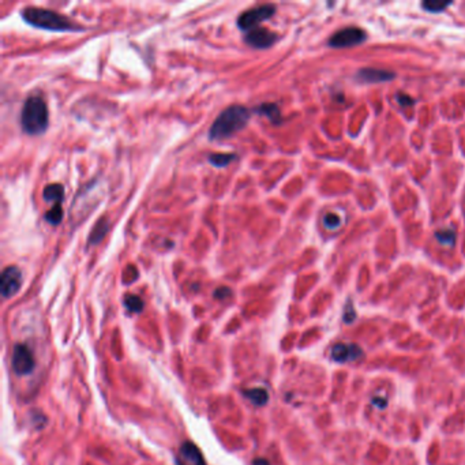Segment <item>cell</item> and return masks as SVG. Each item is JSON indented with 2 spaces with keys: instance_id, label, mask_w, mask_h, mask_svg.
<instances>
[{
  "instance_id": "obj_5",
  "label": "cell",
  "mask_w": 465,
  "mask_h": 465,
  "mask_svg": "<svg viewBox=\"0 0 465 465\" xmlns=\"http://www.w3.org/2000/svg\"><path fill=\"white\" fill-rule=\"evenodd\" d=\"M11 364L15 374L22 375V376L30 374L36 364L35 356L30 351V348L25 344H17L13 351Z\"/></svg>"
},
{
  "instance_id": "obj_6",
  "label": "cell",
  "mask_w": 465,
  "mask_h": 465,
  "mask_svg": "<svg viewBox=\"0 0 465 465\" xmlns=\"http://www.w3.org/2000/svg\"><path fill=\"white\" fill-rule=\"evenodd\" d=\"M366 40V33L359 28H345L330 37L329 45L333 48L354 47Z\"/></svg>"
},
{
  "instance_id": "obj_15",
  "label": "cell",
  "mask_w": 465,
  "mask_h": 465,
  "mask_svg": "<svg viewBox=\"0 0 465 465\" xmlns=\"http://www.w3.org/2000/svg\"><path fill=\"white\" fill-rule=\"evenodd\" d=\"M108 229H109V222H108L107 218L98 220V222H96V225L91 229L90 236H89V244L93 246V244L100 243L101 239L107 235Z\"/></svg>"
},
{
  "instance_id": "obj_10",
  "label": "cell",
  "mask_w": 465,
  "mask_h": 465,
  "mask_svg": "<svg viewBox=\"0 0 465 465\" xmlns=\"http://www.w3.org/2000/svg\"><path fill=\"white\" fill-rule=\"evenodd\" d=\"M361 355H363V352H361L360 347H358L355 344H351V345L336 344L332 348V359H334L336 361H340V363L355 360V359L360 358Z\"/></svg>"
},
{
  "instance_id": "obj_1",
  "label": "cell",
  "mask_w": 465,
  "mask_h": 465,
  "mask_svg": "<svg viewBox=\"0 0 465 465\" xmlns=\"http://www.w3.org/2000/svg\"><path fill=\"white\" fill-rule=\"evenodd\" d=\"M250 116L251 112L243 105H231L217 116L210 127L209 138L212 141L231 138L247 125Z\"/></svg>"
},
{
  "instance_id": "obj_17",
  "label": "cell",
  "mask_w": 465,
  "mask_h": 465,
  "mask_svg": "<svg viewBox=\"0 0 465 465\" xmlns=\"http://www.w3.org/2000/svg\"><path fill=\"white\" fill-rule=\"evenodd\" d=\"M125 308L131 313H141L143 310V300L137 295H127L125 298Z\"/></svg>"
},
{
  "instance_id": "obj_3",
  "label": "cell",
  "mask_w": 465,
  "mask_h": 465,
  "mask_svg": "<svg viewBox=\"0 0 465 465\" xmlns=\"http://www.w3.org/2000/svg\"><path fill=\"white\" fill-rule=\"evenodd\" d=\"M49 112L47 103L38 96L29 97L22 107L21 127L30 135H40L48 128Z\"/></svg>"
},
{
  "instance_id": "obj_20",
  "label": "cell",
  "mask_w": 465,
  "mask_h": 465,
  "mask_svg": "<svg viewBox=\"0 0 465 465\" xmlns=\"http://www.w3.org/2000/svg\"><path fill=\"white\" fill-rule=\"evenodd\" d=\"M450 4V1H446V3H442V1H424L423 8H426L427 11H431V13H439V11H442L446 7H449Z\"/></svg>"
},
{
  "instance_id": "obj_12",
  "label": "cell",
  "mask_w": 465,
  "mask_h": 465,
  "mask_svg": "<svg viewBox=\"0 0 465 465\" xmlns=\"http://www.w3.org/2000/svg\"><path fill=\"white\" fill-rule=\"evenodd\" d=\"M254 111L259 113V115H264L266 118L270 120L271 123H280L281 122V112L278 109V107L273 103H265V104L258 105L257 108H254Z\"/></svg>"
},
{
  "instance_id": "obj_14",
  "label": "cell",
  "mask_w": 465,
  "mask_h": 465,
  "mask_svg": "<svg viewBox=\"0 0 465 465\" xmlns=\"http://www.w3.org/2000/svg\"><path fill=\"white\" fill-rule=\"evenodd\" d=\"M42 197H44L45 201L54 202L55 205L56 203L60 205V202L64 198V188H63L62 184H57V183L56 184H48L42 191Z\"/></svg>"
},
{
  "instance_id": "obj_8",
  "label": "cell",
  "mask_w": 465,
  "mask_h": 465,
  "mask_svg": "<svg viewBox=\"0 0 465 465\" xmlns=\"http://www.w3.org/2000/svg\"><path fill=\"white\" fill-rule=\"evenodd\" d=\"M176 465H206L199 447L193 442H184L175 457Z\"/></svg>"
},
{
  "instance_id": "obj_22",
  "label": "cell",
  "mask_w": 465,
  "mask_h": 465,
  "mask_svg": "<svg viewBox=\"0 0 465 465\" xmlns=\"http://www.w3.org/2000/svg\"><path fill=\"white\" fill-rule=\"evenodd\" d=\"M229 295H231V289L227 288V286H221V288H218V289H215V298L220 299V300L227 299Z\"/></svg>"
},
{
  "instance_id": "obj_25",
  "label": "cell",
  "mask_w": 465,
  "mask_h": 465,
  "mask_svg": "<svg viewBox=\"0 0 465 465\" xmlns=\"http://www.w3.org/2000/svg\"><path fill=\"white\" fill-rule=\"evenodd\" d=\"M373 403H374V405H376L378 408H381V410H383V408L386 407V400H381V397H375L374 400H373Z\"/></svg>"
},
{
  "instance_id": "obj_18",
  "label": "cell",
  "mask_w": 465,
  "mask_h": 465,
  "mask_svg": "<svg viewBox=\"0 0 465 465\" xmlns=\"http://www.w3.org/2000/svg\"><path fill=\"white\" fill-rule=\"evenodd\" d=\"M62 218H63V210L59 203L54 205V208L51 209V210H48V212H47V215H45V221L49 222L51 225H57V224H60Z\"/></svg>"
},
{
  "instance_id": "obj_16",
  "label": "cell",
  "mask_w": 465,
  "mask_h": 465,
  "mask_svg": "<svg viewBox=\"0 0 465 465\" xmlns=\"http://www.w3.org/2000/svg\"><path fill=\"white\" fill-rule=\"evenodd\" d=\"M235 160H237V156L235 153H213L209 156V162L218 168L227 167Z\"/></svg>"
},
{
  "instance_id": "obj_24",
  "label": "cell",
  "mask_w": 465,
  "mask_h": 465,
  "mask_svg": "<svg viewBox=\"0 0 465 465\" xmlns=\"http://www.w3.org/2000/svg\"><path fill=\"white\" fill-rule=\"evenodd\" d=\"M347 308H348V310H347V314L344 315V320L347 321V322H351V321H352V320H354V318H355V313H354V310L351 308V304H348Z\"/></svg>"
},
{
  "instance_id": "obj_23",
  "label": "cell",
  "mask_w": 465,
  "mask_h": 465,
  "mask_svg": "<svg viewBox=\"0 0 465 465\" xmlns=\"http://www.w3.org/2000/svg\"><path fill=\"white\" fill-rule=\"evenodd\" d=\"M397 101H398L401 105H404V107H407V105H412L413 103H415V101H413L408 94H404V93H398V94H397Z\"/></svg>"
},
{
  "instance_id": "obj_2",
  "label": "cell",
  "mask_w": 465,
  "mask_h": 465,
  "mask_svg": "<svg viewBox=\"0 0 465 465\" xmlns=\"http://www.w3.org/2000/svg\"><path fill=\"white\" fill-rule=\"evenodd\" d=\"M23 21L35 28L51 30V32H75L79 29L67 17L52 10L40 7H25L22 10Z\"/></svg>"
},
{
  "instance_id": "obj_9",
  "label": "cell",
  "mask_w": 465,
  "mask_h": 465,
  "mask_svg": "<svg viewBox=\"0 0 465 465\" xmlns=\"http://www.w3.org/2000/svg\"><path fill=\"white\" fill-rule=\"evenodd\" d=\"M277 35L270 32V30L264 28H257L246 33L244 41L247 42L250 47H252V48L265 49L271 47L274 42L277 41Z\"/></svg>"
},
{
  "instance_id": "obj_11",
  "label": "cell",
  "mask_w": 465,
  "mask_h": 465,
  "mask_svg": "<svg viewBox=\"0 0 465 465\" xmlns=\"http://www.w3.org/2000/svg\"><path fill=\"white\" fill-rule=\"evenodd\" d=\"M358 78L364 81V82H382V81H388L394 78V72H390L386 70H376V69H363L359 71Z\"/></svg>"
},
{
  "instance_id": "obj_26",
  "label": "cell",
  "mask_w": 465,
  "mask_h": 465,
  "mask_svg": "<svg viewBox=\"0 0 465 465\" xmlns=\"http://www.w3.org/2000/svg\"><path fill=\"white\" fill-rule=\"evenodd\" d=\"M252 465H270L269 464V461L266 460V458H255L254 461H252Z\"/></svg>"
},
{
  "instance_id": "obj_7",
  "label": "cell",
  "mask_w": 465,
  "mask_h": 465,
  "mask_svg": "<svg viewBox=\"0 0 465 465\" xmlns=\"http://www.w3.org/2000/svg\"><path fill=\"white\" fill-rule=\"evenodd\" d=\"M22 284V273L17 266H7L0 278V291L3 298L8 299L19 291Z\"/></svg>"
},
{
  "instance_id": "obj_4",
  "label": "cell",
  "mask_w": 465,
  "mask_h": 465,
  "mask_svg": "<svg viewBox=\"0 0 465 465\" xmlns=\"http://www.w3.org/2000/svg\"><path fill=\"white\" fill-rule=\"evenodd\" d=\"M274 13H276L274 4H262V6L250 8L237 17V28L243 32H251V30L257 29L261 22L266 21L270 17H273Z\"/></svg>"
},
{
  "instance_id": "obj_19",
  "label": "cell",
  "mask_w": 465,
  "mask_h": 465,
  "mask_svg": "<svg viewBox=\"0 0 465 465\" xmlns=\"http://www.w3.org/2000/svg\"><path fill=\"white\" fill-rule=\"evenodd\" d=\"M437 239L445 246H453L454 244V239H456V235H454V232L450 231V229H445V231H441V232H437Z\"/></svg>"
},
{
  "instance_id": "obj_21",
  "label": "cell",
  "mask_w": 465,
  "mask_h": 465,
  "mask_svg": "<svg viewBox=\"0 0 465 465\" xmlns=\"http://www.w3.org/2000/svg\"><path fill=\"white\" fill-rule=\"evenodd\" d=\"M323 225L327 229H337L341 225V218L340 215H334V213H327L323 217Z\"/></svg>"
},
{
  "instance_id": "obj_13",
  "label": "cell",
  "mask_w": 465,
  "mask_h": 465,
  "mask_svg": "<svg viewBox=\"0 0 465 465\" xmlns=\"http://www.w3.org/2000/svg\"><path fill=\"white\" fill-rule=\"evenodd\" d=\"M243 394L246 398H249L251 403L257 407L266 405V403L269 401V393L264 388H252V389L244 390Z\"/></svg>"
}]
</instances>
